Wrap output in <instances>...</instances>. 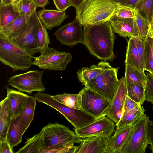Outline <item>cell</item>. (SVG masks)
<instances>
[{"instance_id": "9a60e30c", "label": "cell", "mask_w": 153, "mask_h": 153, "mask_svg": "<svg viewBox=\"0 0 153 153\" xmlns=\"http://www.w3.org/2000/svg\"><path fill=\"white\" fill-rule=\"evenodd\" d=\"M127 91L124 76L119 80L117 89L111 103L105 113V116L109 117L117 124L122 116L125 101L127 96Z\"/></svg>"}, {"instance_id": "e575fe53", "label": "cell", "mask_w": 153, "mask_h": 153, "mask_svg": "<svg viewBox=\"0 0 153 153\" xmlns=\"http://www.w3.org/2000/svg\"><path fill=\"white\" fill-rule=\"evenodd\" d=\"M134 19L136 25L138 38L145 41L148 32L149 22L139 11Z\"/></svg>"}, {"instance_id": "d6a6232c", "label": "cell", "mask_w": 153, "mask_h": 153, "mask_svg": "<svg viewBox=\"0 0 153 153\" xmlns=\"http://www.w3.org/2000/svg\"><path fill=\"white\" fill-rule=\"evenodd\" d=\"M153 38L149 36L148 33L145 41L146 51V62L144 71L153 75Z\"/></svg>"}, {"instance_id": "d590c367", "label": "cell", "mask_w": 153, "mask_h": 153, "mask_svg": "<svg viewBox=\"0 0 153 153\" xmlns=\"http://www.w3.org/2000/svg\"><path fill=\"white\" fill-rule=\"evenodd\" d=\"M134 7L150 22L153 15V0H138Z\"/></svg>"}, {"instance_id": "5b68a950", "label": "cell", "mask_w": 153, "mask_h": 153, "mask_svg": "<svg viewBox=\"0 0 153 153\" xmlns=\"http://www.w3.org/2000/svg\"><path fill=\"white\" fill-rule=\"evenodd\" d=\"M149 117L144 114L133 124L128 139L120 153H144L149 145L147 122Z\"/></svg>"}, {"instance_id": "2e32d148", "label": "cell", "mask_w": 153, "mask_h": 153, "mask_svg": "<svg viewBox=\"0 0 153 153\" xmlns=\"http://www.w3.org/2000/svg\"><path fill=\"white\" fill-rule=\"evenodd\" d=\"M113 32L120 36L138 37L136 25L134 19L112 16L109 20Z\"/></svg>"}, {"instance_id": "83f0119b", "label": "cell", "mask_w": 153, "mask_h": 153, "mask_svg": "<svg viewBox=\"0 0 153 153\" xmlns=\"http://www.w3.org/2000/svg\"><path fill=\"white\" fill-rule=\"evenodd\" d=\"M144 112L143 106L140 105L123 115L116 124V129L133 125L145 114Z\"/></svg>"}, {"instance_id": "7a4b0ae2", "label": "cell", "mask_w": 153, "mask_h": 153, "mask_svg": "<svg viewBox=\"0 0 153 153\" xmlns=\"http://www.w3.org/2000/svg\"><path fill=\"white\" fill-rule=\"evenodd\" d=\"M117 6L111 0H85L76 10L75 18L83 27L97 24L109 20Z\"/></svg>"}, {"instance_id": "d4e9b609", "label": "cell", "mask_w": 153, "mask_h": 153, "mask_svg": "<svg viewBox=\"0 0 153 153\" xmlns=\"http://www.w3.org/2000/svg\"><path fill=\"white\" fill-rule=\"evenodd\" d=\"M124 79L126 82L137 83L145 90L147 77L144 71L139 70L131 65L126 64Z\"/></svg>"}, {"instance_id": "ba28073f", "label": "cell", "mask_w": 153, "mask_h": 153, "mask_svg": "<svg viewBox=\"0 0 153 153\" xmlns=\"http://www.w3.org/2000/svg\"><path fill=\"white\" fill-rule=\"evenodd\" d=\"M40 52L39 56L33 57L34 61L32 65L44 70L63 71L72 58L69 53L59 51L48 46Z\"/></svg>"}, {"instance_id": "f35d334b", "label": "cell", "mask_w": 153, "mask_h": 153, "mask_svg": "<svg viewBox=\"0 0 153 153\" xmlns=\"http://www.w3.org/2000/svg\"><path fill=\"white\" fill-rule=\"evenodd\" d=\"M139 54L141 64L144 70L146 62V51L145 41L138 38H133Z\"/></svg>"}, {"instance_id": "e0dca14e", "label": "cell", "mask_w": 153, "mask_h": 153, "mask_svg": "<svg viewBox=\"0 0 153 153\" xmlns=\"http://www.w3.org/2000/svg\"><path fill=\"white\" fill-rule=\"evenodd\" d=\"M37 14L43 24L49 30L60 26L68 16L65 11L44 8Z\"/></svg>"}, {"instance_id": "f907efd6", "label": "cell", "mask_w": 153, "mask_h": 153, "mask_svg": "<svg viewBox=\"0 0 153 153\" xmlns=\"http://www.w3.org/2000/svg\"></svg>"}, {"instance_id": "603a6c76", "label": "cell", "mask_w": 153, "mask_h": 153, "mask_svg": "<svg viewBox=\"0 0 153 153\" xmlns=\"http://www.w3.org/2000/svg\"><path fill=\"white\" fill-rule=\"evenodd\" d=\"M133 128V124L116 129L114 134L111 137L114 153H120L128 139Z\"/></svg>"}, {"instance_id": "3957f363", "label": "cell", "mask_w": 153, "mask_h": 153, "mask_svg": "<svg viewBox=\"0 0 153 153\" xmlns=\"http://www.w3.org/2000/svg\"><path fill=\"white\" fill-rule=\"evenodd\" d=\"M33 56L0 34V61L13 69L25 70L32 65Z\"/></svg>"}, {"instance_id": "ab89813d", "label": "cell", "mask_w": 153, "mask_h": 153, "mask_svg": "<svg viewBox=\"0 0 153 153\" xmlns=\"http://www.w3.org/2000/svg\"><path fill=\"white\" fill-rule=\"evenodd\" d=\"M146 74L147 80L145 90L146 100L152 104L153 108V75L149 72Z\"/></svg>"}, {"instance_id": "8d00e7d4", "label": "cell", "mask_w": 153, "mask_h": 153, "mask_svg": "<svg viewBox=\"0 0 153 153\" xmlns=\"http://www.w3.org/2000/svg\"><path fill=\"white\" fill-rule=\"evenodd\" d=\"M117 4V7L113 16L121 18L134 19L138 11L137 9L132 5Z\"/></svg>"}, {"instance_id": "b9f144b4", "label": "cell", "mask_w": 153, "mask_h": 153, "mask_svg": "<svg viewBox=\"0 0 153 153\" xmlns=\"http://www.w3.org/2000/svg\"><path fill=\"white\" fill-rule=\"evenodd\" d=\"M54 3L58 10L65 11L71 6V0H53Z\"/></svg>"}, {"instance_id": "7402d4cb", "label": "cell", "mask_w": 153, "mask_h": 153, "mask_svg": "<svg viewBox=\"0 0 153 153\" xmlns=\"http://www.w3.org/2000/svg\"><path fill=\"white\" fill-rule=\"evenodd\" d=\"M36 100L35 97L29 96L18 115L25 132L33 120L36 105Z\"/></svg>"}, {"instance_id": "836d02e7", "label": "cell", "mask_w": 153, "mask_h": 153, "mask_svg": "<svg viewBox=\"0 0 153 153\" xmlns=\"http://www.w3.org/2000/svg\"><path fill=\"white\" fill-rule=\"evenodd\" d=\"M74 141H71L59 146L49 148H44L40 153H76L78 146Z\"/></svg>"}, {"instance_id": "74e56055", "label": "cell", "mask_w": 153, "mask_h": 153, "mask_svg": "<svg viewBox=\"0 0 153 153\" xmlns=\"http://www.w3.org/2000/svg\"><path fill=\"white\" fill-rule=\"evenodd\" d=\"M16 5L21 16H30L36 8L33 0H21Z\"/></svg>"}, {"instance_id": "52a82bcc", "label": "cell", "mask_w": 153, "mask_h": 153, "mask_svg": "<svg viewBox=\"0 0 153 153\" xmlns=\"http://www.w3.org/2000/svg\"><path fill=\"white\" fill-rule=\"evenodd\" d=\"M119 67H111L91 80L88 87L106 99L111 101L117 89L119 80L117 74Z\"/></svg>"}, {"instance_id": "8fae6325", "label": "cell", "mask_w": 153, "mask_h": 153, "mask_svg": "<svg viewBox=\"0 0 153 153\" xmlns=\"http://www.w3.org/2000/svg\"><path fill=\"white\" fill-rule=\"evenodd\" d=\"M49 105L63 115L76 129L84 127L99 118L81 109L70 108L53 99L50 101Z\"/></svg>"}, {"instance_id": "c3c4849f", "label": "cell", "mask_w": 153, "mask_h": 153, "mask_svg": "<svg viewBox=\"0 0 153 153\" xmlns=\"http://www.w3.org/2000/svg\"><path fill=\"white\" fill-rule=\"evenodd\" d=\"M85 0H71V5L78 9Z\"/></svg>"}, {"instance_id": "f546056e", "label": "cell", "mask_w": 153, "mask_h": 153, "mask_svg": "<svg viewBox=\"0 0 153 153\" xmlns=\"http://www.w3.org/2000/svg\"><path fill=\"white\" fill-rule=\"evenodd\" d=\"M126 83L127 96L142 105L146 99L144 88L135 83L126 82Z\"/></svg>"}, {"instance_id": "d6986e66", "label": "cell", "mask_w": 153, "mask_h": 153, "mask_svg": "<svg viewBox=\"0 0 153 153\" xmlns=\"http://www.w3.org/2000/svg\"><path fill=\"white\" fill-rule=\"evenodd\" d=\"M5 88L7 91L6 97L9 101L12 118L20 114L29 96L19 91L12 89L7 86Z\"/></svg>"}, {"instance_id": "bcb514c9", "label": "cell", "mask_w": 153, "mask_h": 153, "mask_svg": "<svg viewBox=\"0 0 153 153\" xmlns=\"http://www.w3.org/2000/svg\"><path fill=\"white\" fill-rule=\"evenodd\" d=\"M35 3L36 7L44 8L49 3V0H33Z\"/></svg>"}, {"instance_id": "7dc6e473", "label": "cell", "mask_w": 153, "mask_h": 153, "mask_svg": "<svg viewBox=\"0 0 153 153\" xmlns=\"http://www.w3.org/2000/svg\"><path fill=\"white\" fill-rule=\"evenodd\" d=\"M21 0H1L0 6L10 4H16Z\"/></svg>"}, {"instance_id": "681fc988", "label": "cell", "mask_w": 153, "mask_h": 153, "mask_svg": "<svg viewBox=\"0 0 153 153\" xmlns=\"http://www.w3.org/2000/svg\"><path fill=\"white\" fill-rule=\"evenodd\" d=\"M148 33L149 37L153 38V15L149 23Z\"/></svg>"}, {"instance_id": "f6af8a7d", "label": "cell", "mask_w": 153, "mask_h": 153, "mask_svg": "<svg viewBox=\"0 0 153 153\" xmlns=\"http://www.w3.org/2000/svg\"><path fill=\"white\" fill-rule=\"evenodd\" d=\"M117 4L124 5H132L134 4L138 0H111Z\"/></svg>"}, {"instance_id": "9c48e42d", "label": "cell", "mask_w": 153, "mask_h": 153, "mask_svg": "<svg viewBox=\"0 0 153 153\" xmlns=\"http://www.w3.org/2000/svg\"><path fill=\"white\" fill-rule=\"evenodd\" d=\"M43 71L30 70L10 78L8 84L19 91L31 94L44 91L46 88L42 82Z\"/></svg>"}, {"instance_id": "60d3db41", "label": "cell", "mask_w": 153, "mask_h": 153, "mask_svg": "<svg viewBox=\"0 0 153 153\" xmlns=\"http://www.w3.org/2000/svg\"><path fill=\"white\" fill-rule=\"evenodd\" d=\"M140 105H141L131 99L127 95L126 98L123 109L122 115L136 107Z\"/></svg>"}, {"instance_id": "44dd1931", "label": "cell", "mask_w": 153, "mask_h": 153, "mask_svg": "<svg viewBox=\"0 0 153 153\" xmlns=\"http://www.w3.org/2000/svg\"><path fill=\"white\" fill-rule=\"evenodd\" d=\"M0 142L7 140V135L11 117L9 102L6 97L0 103Z\"/></svg>"}, {"instance_id": "6da1fadb", "label": "cell", "mask_w": 153, "mask_h": 153, "mask_svg": "<svg viewBox=\"0 0 153 153\" xmlns=\"http://www.w3.org/2000/svg\"><path fill=\"white\" fill-rule=\"evenodd\" d=\"M83 44L90 53L102 61H113L115 38L109 20L83 27Z\"/></svg>"}, {"instance_id": "484cf974", "label": "cell", "mask_w": 153, "mask_h": 153, "mask_svg": "<svg viewBox=\"0 0 153 153\" xmlns=\"http://www.w3.org/2000/svg\"><path fill=\"white\" fill-rule=\"evenodd\" d=\"M20 16L16 4H10L0 6V29Z\"/></svg>"}, {"instance_id": "ffe728a7", "label": "cell", "mask_w": 153, "mask_h": 153, "mask_svg": "<svg viewBox=\"0 0 153 153\" xmlns=\"http://www.w3.org/2000/svg\"><path fill=\"white\" fill-rule=\"evenodd\" d=\"M24 132L19 115L12 117L7 135V140L12 149L22 142Z\"/></svg>"}, {"instance_id": "ee69618b", "label": "cell", "mask_w": 153, "mask_h": 153, "mask_svg": "<svg viewBox=\"0 0 153 153\" xmlns=\"http://www.w3.org/2000/svg\"><path fill=\"white\" fill-rule=\"evenodd\" d=\"M12 149L7 140L0 142V153H13Z\"/></svg>"}, {"instance_id": "ac0fdd59", "label": "cell", "mask_w": 153, "mask_h": 153, "mask_svg": "<svg viewBox=\"0 0 153 153\" xmlns=\"http://www.w3.org/2000/svg\"><path fill=\"white\" fill-rule=\"evenodd\" d=\"M111 67L109 62L102 61L97 65L84 67L78 70L77 72L78 78L82 85L85 86L88 82Z\"/></svg>"}, {"instance_id": "4fadbf2b", "label": "cell", "mask_w": 153, "mask_h": 153, "mask_svg": "<svg viewBox=\"0 0 153 153\" xmlns=\"http://www.w3.org/2000/svg\"><path fill=\"white\" fill-rule=\"evenodd\" d=\"M82 25L75 18L71 22L60 27L53 34L62 45L71 46L79 43H83V31Z\"/></svg>"}, {"instance_id": "4316f807", "label": "cell", "mask_w": 153, "mask_h": 153, "mask_svg": "<svg viewBox=\"0 0 153 153\" xmlns=\"http://www.w3.org/2000/svg\"><path fill=\"white\" fill-rule=\"evenodd\" d=\"M125 63L133 65L140 71H145L133 37L130 38L128 42Z\"/></svg>"}, {"instance_id": "4dcf8cb0", "label": "cell", "mask_w": 153, "mask_h": 153, "mask_svg": "<svg viewBox=\"0 0 153 153\" xmlns=\"http://www.w3.org/2000/svg\"><path fill=\"white\" fill-rule=\"evenodd\" d=\"M30 15H20L16 20L0 29V34L7 37L17 32L24 26Z\"/></svg>"}, {"instance_id": "30bf717a", "label": "cell", "mask_w": 153, "mask_h": 153, "mask_svg": "<svg viewBox=\"0 0 153 153\" xmlns=\"http://www.w3.org/2000/svg\"><path fill=\"white\" fill-rule=\"evenodd\" d=\"M81 97V109L96 117L105 116V113L111 101L88 87L79 93Z\"/></svg>"}, {"instance_id": "277c9868", "label": "cell", "mask_w": 153, "mask_h": 153, "mask_svg": "<svg viewBox=\"0 0 153 153\" xmlns=\"http://www.w3.org/2000/svg\"><path fill=\"white\" fill-rule=\"evenodd\" d=\"M37 15L35 10L20 30L6 37L12 43L32 56L39 52L36 35Z\"/></svg>"}, {"instance_id": "1f68e13d", "label": "cell", "mask_w": 153, "mask_h": 153, "mask_svg": "<svg viewBox=\"0 0 153 153\" xmlns=\"http://www.w3.org/2000/svg\"><path fill=\"white\" fill-rule=\"evenodd\" d=\"M37 38L38 48L40 52L48 46L50 44V39L47 28L37 15Z\"/></svg>"}, {"instance_id": "5bb4252c", "label": "cell", "mask_w": 153, "mask_h": 153, "mask_svg": "<svg viewBox=\"0 0 153 153\" xmlns=\"http://www.w3.org/2000/svg\"><path fill=\"white\" fill-rule=\"evenodd\" d=\"M111 137L96 136L83 138L76 153H114Z\"/></svg>"}, {"instance_id": "cb8c5ba5", "label": "cell", "mask_w": 153, "mask_h": 153, "mask_svg": "<svg viewBox=\"0 0 153 153\" xmlns=\"http://www.w3.org/2000/svg\"><path fill=\"white\" fill-rule=\"evenodd\" d=\"M45 147L44 137L41 131L32 137L27 139L24 146L16 153H40Z\"/></svg>"}, {"instance_id": "f1b7e54d", "label": "cell", "mask_w": 153, "mask_h": 153, "mask_svg": "<svg viewBox=\"0 0 153 153\" xmlns=\"http://www.w3.org/2000/svg\"><path fill=\"white\" fill-rule=\"evenodd\" d=\"M51 97L61 103L72 108L80 109L81 104V97L79 93L76 94L64 93Z\"/></svg>"}, {"instance_id": "7bdbcfd3", "label": "cell", "mask_w": 153, "mask_h": 153, "mask_svg": "<svg viewBox=\"0 0 153 153\" xmlns=\"http://www.w3.org/2000/svg\"><path fill=\"white\" fill-rule=\"evenodd\" d=\"M148 135L149 144L151 152L153 153V121L148 119L147 122Z\"/></svg>"}, {"instance_id": "8992f818", "label": "cell", "mask_w": 153, "mask_h": 153, "mask_svg": "<svg viewBox=\"0 0 153 153\" xmlns=\"http://www.w3.org/2000/svg\"><path fill=\"white\" fill-rule=\"evenodd\" d=\"M41 131L44 137V148L59 146L71 141L80 143L82 140L68 127L56 122L49 123Z\"/></svg>"}, {"instance_id": "7c38bea8", "label": "cell", "mask_w": 153, "mask_h": 153, "mask_svg": "<svg viewBox=\"0 0 153 153\" xmlns=\"http://www.w3.org/2000/svg\"><path fill=\"white\" fill-rule=\"evenodd\" d=\"M116 126L112 120L105 116L84 127L74 130L77 136L83 139L96 136L111 137L115 131Z\"/></svg>"}]
</instances>
